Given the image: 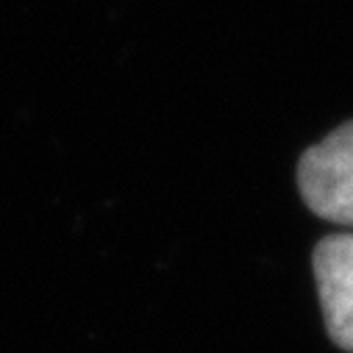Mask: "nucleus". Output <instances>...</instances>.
Returning <instances> with one entry per match:
<instances>
[{
    "label": "nucleus",
    "instance_id": "nucleus-1",
    "mask_svg": "<svg viewBox=\"0 0 353 353\" xmlns=\"http://www.w3.org/2000/svg\"><path fill=\"white\" fill-rule=\"evenodd\" d=\"M298 187L314 214L353 225V123L339 125L301 156Z\"/></svg>",
    "mask_w": 353,
    "mask_h": 353
},
{
    "label": "nucleus",
    "instance_id": "nucleus-2",
    "mask_svg": "<svg viewBox=\"0 0 353 353\" xmlns=\"http://www.w3.org/2000/svg\"><path fill=\"white\" fill-rule=\"evenodd\" d=\"M314 279L331 339L353 350V234H334L317 245Z\"/></svg>",
    "mask_w": 353,
    "mask_h": 353
}]
</instances>
